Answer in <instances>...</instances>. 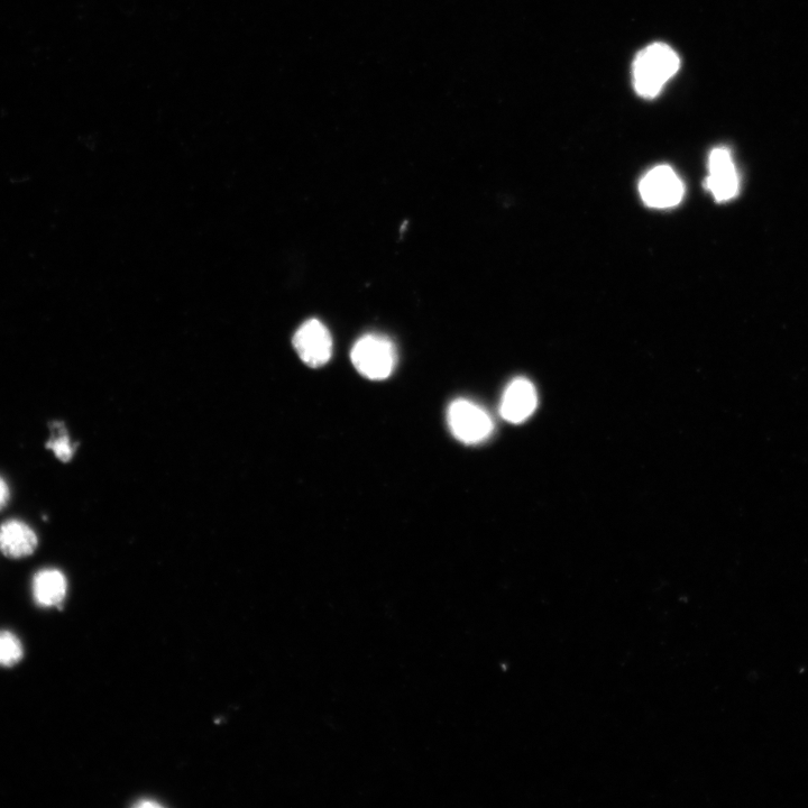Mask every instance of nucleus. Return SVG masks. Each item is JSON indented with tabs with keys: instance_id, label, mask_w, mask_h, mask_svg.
<instances>
[{
	"instance_id": "1",
	"label": "nucleus",
	"mask_w": 808,
	"mask_h": 808,
	"mask_svg": "<svg viewBox=\"0 0 808 808\" xmlns=\"http://www.w3.org/2000/svg\"><path fill=\"white\" fill-rule=\"evenodd\" d=\"M679 68L681 59L664 43H654L640 51L633 61V86L641 97H657Z\"/></svg>"
},
{
	"instance_id": "2",
	"label": "nucleus",
	"mask_w": 808,
	"mask_h": 808,
	"mask_svg": "<svg viewBox=\"0 0 808 808\" xmlns=\"http://www.w3.org/2000/svg\"><path fill=\"white\" fill-rule=\"evenodd\" d=\"M351 357L355 369L366 379L374 381L388 379L398 360L396 346L390 339L375 334L358 339Z\"/></svg>"
},
{
	"instance_id": "3",
	"label": "nucleus",
	"mask_w": 808,
	"mask_h": 808,
	"mask_svg": "<svg viewBox=\"0 0 808 808\" xmlns=\"http://www.w3.org/2000/svg\"><path fill=\"white\" fill-rule=\"evenodd\" d=\"M448 425L459 442L475 445L488 439L493 431V421L477 404L459 399L448 409Z\"/></svg>"
},
{
	"instance_id": "4",
	"label": "nucleus",
	"mask_w": 808,
	"mask_h": 808,
	"mask_svg": "<svg viewBox=\"0 0 808 808\" xmlns=\"http://www.w3.org/2000/svg\"><path fill=\"white\" fill-rule=\"evenodd\" d=\"M639 192L645 204L651 208L675 207L684 197V183L668 165L650 170L641 179Z\"/></svg>"
},
{
	"instance_id": "5",
	"label": "nucleus",
	"mask_w": 808,
	"mask_h": 808,
	"mask_svg": "<svg viewBox=\"0 0 808 808\" xmlns=\"http://www.w3.org/2000/svg\"><path fill=\"white\" fill-rule=\"evenodd\" d=\"M292 343L301 360L310 367L324 366L333 354L332 335L317 319L303 323L293 336Z\"/></svg>"
},
{
	"instance_id": "6",
	"label": "nucleus",
	"mask_w": 808,
	"mask_h": 808,
	"mask_svg": "<svg viewBox=\"0 0 808 808\" xmlns=\"http://www.w3.org/2000/svg\"><path fill=\"white\" fill-rule=\"evenodd\" d=\"M706 188L718 202L729 201L738 196L740 178L729 149L718 148L711 152Z\"/></svg>"
},
{
	"instance_id": "7",
	"label": "nucleus",
	"mask_w": 808,
	"mask_h": 808,
	"mask_svg": "<svg viewBox=\"0 0 808 808\" xmlns=\"http://www.w3.org/2000/svg\"><path fill=\"white\" fill-rule=\"evenodd\" d=\"M538 406V394L529 380L519 378L513 380L504 391L500 406L503 419L520 424L526 421Z\"/></svg>"
},
{
	"instance_id": "8",
	"label": "nucleus",
	"mask_w": 808,
	"mask_h": 808,
	"mask_svg": "<svg viewBox=\"0 0 808 808\" xmlns=\"http://www.w3.org/2000/svg\"><path fill=\"white\" fill-rule=\"evenodd\" d=\"M38 544V536L23 521L8 520L0 526V550L9 558L31 556Z\"/></svg>"
},
{
	"instance_id": "9",
	"label": "nucleus",
	"mask_w": 808,
	"mask_h": 808,
	"mask_svg": "<svg viewBox=\"0 0 808 808\" xmlns=\"http://www.w3.org/2000/svg\"><path fill=\"white\" fill-rule=\"evenodd\" d=\"M67 591V578L58 569H42L33 578V598L41 608H53V606L61 605L66 599Z\"/></svg>"
},
{
	"instance_id": "10",
	"label": "nucleus",
	"mask_w": 808,
	"mask_h": 808,
	"mask_svg": "<svg viewBox=\"0 0 808 808\" xmlns=\"http://www.w3.org/2000/svg\"><path fill=\"white\" fill-rule=\"evenodd\" d=\"M24 657L22 642L12 632L0 631V667H14Z\"/></svg>"
},
{
	"instance_id": "11",
	"label": "nucleus",
	"mask_w": 808,
	"mask_h": 808,
	"mask_svg": "<svg viewBox=\"0 0 808 808\" xmlns=\"http://www.w3.org/2000/svg\"><path fill=\"white\" fill-rule=\"evenodd\" d=\"M57 458L63 463H67L75 455L76 447L72 445L67 429L62 422H53L52 437L47 444Z\"/></svg>"
},
{
	"instance_id": "12",
	"label": "nucleus",
	"mask_w": 808,
	"mask_h": 808,
	"mask_svg": "<svg viewBox=\"0 0 808 808\" xmlns=\"http://www.w3.org/2000/svg\"><path fill=\"white\" fill-rule=\"evenodd\" d=\"M9 501V489L3 477H0V510H3Z\"/></svg>"
}]
</instances>
